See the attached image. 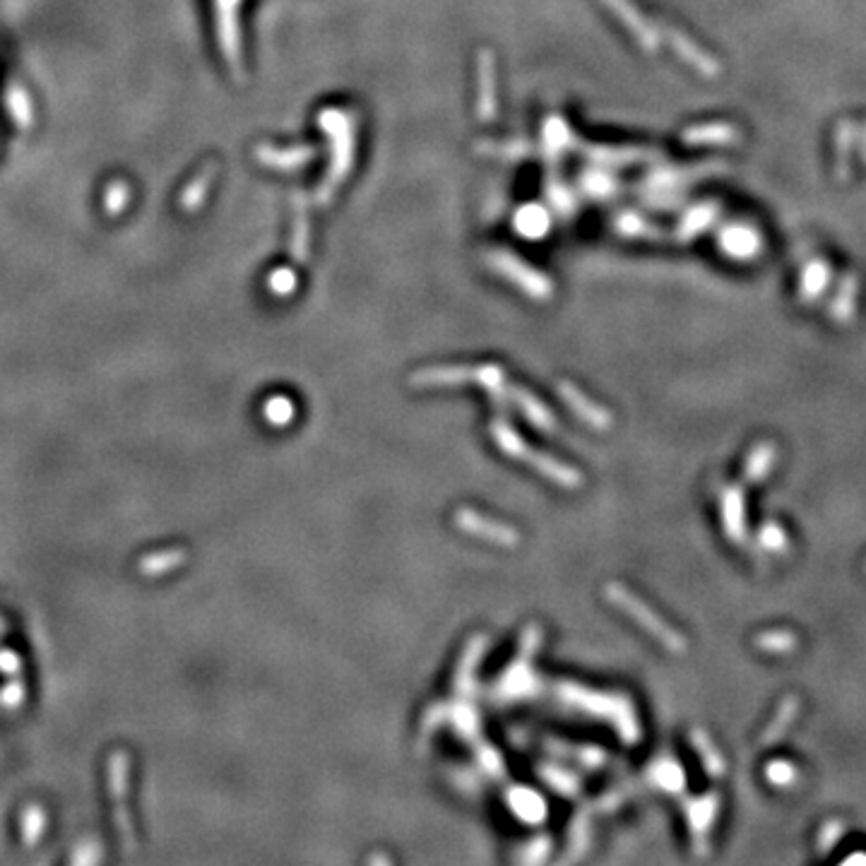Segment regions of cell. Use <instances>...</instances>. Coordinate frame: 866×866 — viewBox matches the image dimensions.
I'll return each mask as SVG.
<instances>
[{
  "instance_id": "cell-1",
  "label": "cell",
  "mask_w": 866,
  "mask_h": 866,
  "mask_svg": "<svg viewBox=\"0 0 866 866\" xmlns=\"http://www.w3.org/2000/svg\"><path fill=\"white\" fill-rule=\"evenodd\" d=\"M491 436H494L496 446L501 448L503 453L510 455V458L527 462V465L535 467L537 472H542L544 477L551 479L554 484L566 486V489H575V486L583 484V474L571 470V467L561 465L559 460L549 458V455L539 453V450H532L530 446H525L523 438L510 429V424H506V421L496 419L494 424H491Z\"/></svg>"
},
{
  "instance_id": "cell-2",
  "label": "cell",
  "mask_w": 866,
  "mask_h": 866,
  "mask_svg": "<svg viewBox=\"0 0 866 866\" xmlns=\"http://www.w3.org/2000/svg\"><path fill=\"white\" fill-rule=\"evenodd\" d=\"M453 518H455V525L472 537L486 539V542L498 544V547H518L520 544V535L513 530V527L506 523H498V520L477 513V510L472 508H458Z\"/></svg>"
},
{
  "instance_id": "cell-3",
  "label": "cell",
  "mask_w": 866,
  "mask_h": 866,
  "mask_svg": "<svg viewBox=\"0 0 866 866\" xmlns=\"http://www.w3.org/2000/svg\"><path fill=\"white\" fill-rule=\"evenodd\" d=\"M561 395L566 397V402L573 407V412H578L580 417H583L587 421V424L597 426V429H607V421H609L607 414H604L602 409H599L597 405H592V402L587 400V397L580 395L578 390H573L571 385L563 383L561 385Z\"/></svg>"
}]
</instances>
